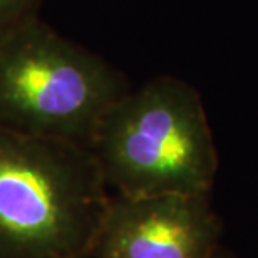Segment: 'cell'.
<instances>
[{"mask_svg":"<svg viewBox=\"0 0 258 258\" xmlns=\"http://www.w3.org/2000/svg\"><path fill=\"white\" fill-rule=\"evenodd\" d=\"M126 77L30 15L0 42V126L89 148Z\"/></svg>","mask_w":258,"mask_h":258,"instance_id":"3","label":"cell"},{"mask_svg":"<svg viewBox=\"0 0 258 258\" xmlns=\"http://www.w3.org/2000/svg\"><path fill=\"white\" fill-rule=\"evenodd\" d=\"M89 149L107 189L127 198L210 195L218 171L203 101L173 76L119 97L101 117Z\"/></svg>","mask_w":258,"mask_h":258,"instance_id":"1","label":"cell"},{"mask_svg":"<svg viewBox=\"0 0 258 258\" xmlns=\"http://www.w3.org/2000/svg\"><path fill=\"white\" fill-rule=\"evenodd\" d=\"M109 198L89 148L0 126V258H91Z\"/></svg>","mask_w":258,"mask_h":258,"instance_id":"2","label":"cell"},{"mask_svg":"<svg viewBox=\"0 0 258 258\" xmlns=\"http://www.w3.org/2000/svg\"><path fill=\"white\" fill-rule=\"evenodd\" d=\"M39 0H0V42L20 22L34 15Z\"/></svg>","mask_w":258,"mask_h":258,"instance_id":"5","label":"cell"},{"mask_svg":"<svg viewBox=\"0 0 258 258\" xmlns=\"http://www.w3.org/2000/svg\"><path fill=\"white\" fill-rule=\"evenodd\" d=\"M213 258H233V256L228 255V253H226V251H221V250H218V251H216V253L213 255Z\"/></svg>","mask_w":258,"mask_h":258,"instance_id":"6","label":"cell"},{"mask_svg":"<svg viewBox=\"0 0 258 258\" xmlns=\"http://www.w3.org/2000/svg\"><path fill=\"white\" fill-rule=\"evenodd\" d=\"M220 238L210 195H111L91 258H213Z\"/></svg>","mask_w":258,"mask_h":258,"instance_id":"4","label":"cell"}]
</instances>
